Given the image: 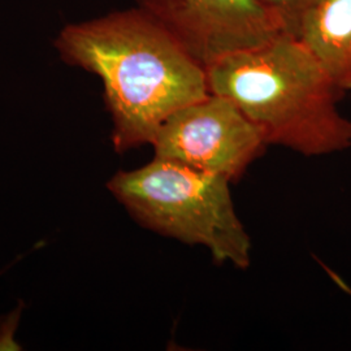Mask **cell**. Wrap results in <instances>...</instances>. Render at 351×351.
Listing matches in <instances>:
<instances>
[{
    "mask_svg": "<svg viewBox=\"0 0 351 351\" xmlns=\"http://www.w3.org/2000/svg\"><path fill=\"white\" fill-rule=\"evenodd\" d=\"M151 146L156 158L234 182L263 154L267 143L233 101L208 93L172 113Z\"/></svg>",
    "mask_w": 351,
    "mask_h": 351,
    "instance_id": "277c9868",
    "label": "cell"
},
{
    "mask_svg": "<svg viewBox=\"0 0 351 351\" xmlns=\"http://www.w3.org/2000/svg\"><path fill=\"white\" fill-rule=\"evenodd\" d=\"M53 47L101 80L119 152L151 145L172 113L210 93L206 68L137 5L69 23Z\"/></svg>",
    "mask_w": 351,
    "mask_h": 351,
    "instance_id": "6da1fadb",
    "label": "cell"
},
{
    "mask_svg": "<svg viewBox=\"0 0 351 351\" xmlns=\"http://www.w3.org/2000/svg\"><path fill=\"white\" fill-rule=\"evenodd\" d=\"M295 37L343 93L351 90V0H316Z\"/></svg>",
    "mask_w": 351,
    "mask_h": 351,
    "instance_id": "8992f818",
    "label": "cell"
},
{
    "mask_svg": "<svg viewBox=\"0 0 351 351\" xmlns=\"http://www.w3.org/2000/svg\"><path fill=\"white\" fill-rule=\"evenodd\" d=\"M206 73L210 93L233 101L267 145L306 156L351 147V121L337 106L343 91L295 36L224 56Z\"/></svg>",
    "mask_w": 351,
    "mask_h": 351,
    "instance_id": "7a4b0ae2",
    "label": "cell"
},
{
    "mask_svg": "<svg viewBox=\"0 0 351 351\" xmlns=\"http://www.w3.org/2000/svg\"><path fill=\"white\" fill-rule=\"evenodd\" d=\"M223 176L154 156L150 163L121 171L107 188L146 228L210 251L215 262L239 269L251 263V239L239 220Z\"/></svg>",
    "mask_w": 351,
    "mask_h": 351,
    "instance_id": "3957f363",
    "label": "cell"
},
{
    "mask_svg": "<svg viewBox=\"0 0 351 351\" xmlns=\"http://www.w3.org/2000/svg\"><path fill=\"white\" fill-rule=\"evenodd\" d=\"M207 68L284 33L259 0H134ZM287 33V32H285Z\"/></svg>",
    "mask_w": 351,
    "mask_h": 351,
    "instance_id": "5b68a950",
    "label": "cell"
},
{
    "mask_svg": "<svg viewBox=\"0 0 351 351\" xmlns=\"http://www.w3.org/2000/svg\"><path fill=\"white\" fill-rule=\"evenodd\" d=\"M259 1L276 16L287 33L295 36L302 17L316 0H259Z\"/></svg>",
    "mask_w": 351,
    "mask_h": 351,
    "instance_id": "52a82bcc",
    "label": "cell"
}]
</instances>
